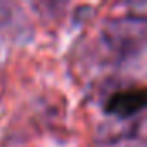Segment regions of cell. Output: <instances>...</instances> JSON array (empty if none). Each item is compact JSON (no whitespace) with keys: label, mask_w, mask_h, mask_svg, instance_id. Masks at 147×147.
Here are the masks:
<instances>
[{"label":"cell","mask_w":147,"mask_h":147,"mask_svg":"<svg viewBox=\"0 0 147 147\" xmlns=\"http://www.w3.org/2000/svg\"><path fill=\"white\" fill-rule=\"evenodd\" d=\"M147 107V88L131 87L114 92L104 104V111L116 118H131Z\"/></svg>","instance_id":"2"},{"label":"cell","mask_w":147,"mask_h":147,"mask_svg":"<svg viewBox=\"0 0 147 147\" xmlns=\"http://www.w3.org/2000/svg\"><path fill=\"white\" fill-rule=\"evenodd\" d=\"M102 36L104 43L114 55H131L147 43V21L135 16L114 19L106 24Z\"/></svg>","instance_id":"1"}]
</instances>
